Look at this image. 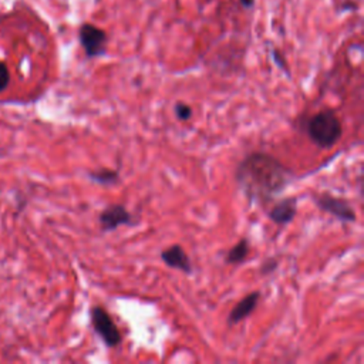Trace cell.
I'll list each match as a JSON object with an SVG mask.
<instances>
[{"mask_svg": "<svg viewBox=\"0 0 364 364\" xmlns=\"http://www.w3.org/2000/svg\"><path fill=\"white\" fill-rule=\"evenodd\" d=\"M235 178L249 202L267 205L287 188L291 172L273 155L252 152L239 162Z\"/></svg>", "mask_w": 364, "mask_h": 364, "instance_id": "6da1fadb", "label": "cell"}, {"mask_svg": "<svg viewBox=\"0 0 364 364\" xmlns=\"http://www.w3.org/2000/svg\"><path fill=\"white\" fill-rule=\"evenodd\" d=\"M306 132L310 141L321 148H333L343 134L341 121L333 109H321L309 118Z\"/></svg>", "mask_w": 364, "mask_h": 364, "instance_id": "7a4b0ae2", "label": "cell"}, {"mask_svg": "<svg viewBox=\"0 0 364 364\" xmlns=\"http://www.w3.org/2000/svg\"><path fill=\"white\" fill-rule=\"evenodd\" d=\"M90 317L94 331L100 336L107 347H117L121 344L122 334L102 306H94L90 311Z\"/></svg>", "mask_w": 364, "mask_h": 364, "instance_id": "3957f363", "label": "cell"}, {"mask_svg": "<svg viewBox=\"0 0 364 364\" xmlns=\"http://www.w3.org/2000/svg\"><path fill=\"white\" fill-rule=\"evenodd\" d=\"M313 200L318 209H321L326 213L333 215L334 218H337L341 222L351 223V222H355V219H357L354 208L344 198H337V196L330 195L328 192H323L320 195H314Z\"/></svg>", "mask_w": 364, "mask_h": 364, "instance_id": "277c9868", "label": "cell"}, {"mask_svg": "<svg viewBox=\"0 0 364 364\" xmlns=\"http://www.w3.org/2000/svg\"><path fill=\"white\" fill-rule=\"evenodd\" d=\"M78 38L81 43V47L88 58L101 57L107 51V33L90 23H85L80 27Z\"/></svg>", "mask_w": 364, "mask_h": 364, "instance_id": "5b68a950", "label": "cell"}, {"mask_svg": "<svg viewBox=\"0 0 364 364\" xmlns=\"http://www.w3.org/2000/svg\"><path fill=\"white\" fill-rule=\"evenodd\" d=\"M98 223L102 232H111L121 225L134 226L135 220L124 205L111 203L98 215Z\"/></svg>", "mask_w": 364, "mask_h": 364, "instance_id": "8992f818", "label": "cell"}, {"mask_svg": "<svg viewBox=\"0 0 364 364\" xmlns=\"http://www.w3.org/2000/svg\"><path fill=\"white\" fill-rule=\"evenodd\" d=\"M162 262L169 266L171 269H176L185 274L192 273V263L189 256L186 255L185 249L179 245H171L161 253Z\"/></svg>", "mask_w": 364, "mask_h": 364, "instance_id": "52a82bcc", "label": "cell"}, {"mask_svg": "<svg viewBox=\"0 0 364 364\" xmlns=\"http://www.w3.org/2000/svg\"><path fill=\"white\" fill-rule=\"evenodd\" d=\"M296 213H297V198L289 196L273 205V208L269 210V219L279 226H284L294 219Z\"/></svg>", "mask_w": 364, "mask_h": 364, "instance_id": "ba28073f", "label": "cell"}, {"mask_svg": "<svg viewBox=\"0 0 364 364\" xmlns=\"http://www.w3.org/2000/svg\"><path fill=\"white\" fill-rule=\"evenodd\" d=\"M259 300H260V291H257V290L246 294L230 310V313L228 316V324L229 326H235V324H239L240 321H243L247 316H250L253 313V310L256 309Z\"/></svg>", "mask_w": 364, "mask_h": 364, "instance_id": "9c48e42d", "label": "cell"}, {"mask_svg": "<svg viewBox=\"0 0 364 364\" xmlns=\"http://www.w3.org/2000/svg\"><path fill=\"white\" fill-rule=\"evenodd\" d=\"M88 178L98 185H104V186H109V185H115L119 182V175L115 169H108V168H102V169H97V171H91L88 172Z\"/></svg>", "mask_w": 364, "mask_h": 364, "instance_id": "30bf717a", "label": "cell"}, {"mask_svg": "<svg viewBox=\"0 0 364 364\" xmlns=\"http://www.w3.org/2000/svg\"><path fill=\"white\" fill-rule=\"evenodd\" d=\"M249 255V242L247 239H240L235 246H232L225 257L228 264H239L242 263Z\"/></svg>", "mask_w": 364, "mask_h": 364, "instance_id": "8fae6325", "label": "cell"}, {"mask_svg": "<svg viewBox=\"0 0 364 364\" xmlns=\"http://www.w3.org/2000/svg\"><path fill=\"white\" fill-rule=\"evenodd\" d=\"M175 114L181 121H188L192 117V107L182 101H178L175 104Z\"/></svg>", "mask_w": 364, "mask_h": 364, "instance_id": "7c38bea8", "label": "cell"}, {"mask_svg": "<svg viewBox=\"0 0 364 364\" xmlns=\"http://www.w3.org/2000/svg\"><path fill=\"white\" fill-rule=\"evenodd\" d=\"M10 82V73H9V68L4 63L0 61V92L4 91L7 88Z\"/></svg>", "mask_w": 364, "mask_h": 364, "instance_id": "4fadbf2b", "label": "cell"}, {"mask_svg": "<svg viewBox=\"0 0 364 364\" xmlns=\"http://www.w3.org/2000/svg\"><path fill=\"white\" fill-rule=\"evenodd\" d=\"M276 267H277V260H276V259H267V260L262 264L260 273H262V274H269V273H272Z\"/></svg>", "mask_w": 364, "mask_h": 364, "instance_id": "5bb4252c", "label": "cell"}, {"mask_svg": "<svg viewBox=\"0 0 364 364\" xmlns=\"http://www.w3.org/2000/svg\"><path fill=\"white\" fill-rule=\"evenodd\" d=\"M272 55H273V60H274V63L282 68V70H284L287 74H289V70H287V65H286V63L283 61V58H282V55L279 54V51L277 50H273L272 51Z\"/></svg>", "mask_w": 364, "mask_h": 364, "instance_id": "9a60e30c", "label": "cell"}, {"mask_svg": "<svg viewBox=\"0 0 364 364\" xmlns=\"http://www.w3.org/2000/svg\"><path fill=\"white\" fill-rule=\"evenodd\" d=\"M240 3H242L243 7H246V9H249V7L253 6V0H240Z\"/></svg>", "mask_w": 364, "mask_h": 364, "instance_id": "2e32d148", "label": "cell"}]
</instances>
